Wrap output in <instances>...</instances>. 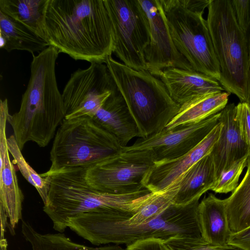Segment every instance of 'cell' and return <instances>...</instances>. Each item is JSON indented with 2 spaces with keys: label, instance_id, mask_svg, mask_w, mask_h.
<instances>
[{
  "label": "cell",
  "instance_id": "cell-1",
  "mask_svg": "<svg viewBox=\"0 0 250 250\" xmlns=\"http://www.w3.org/2000/svg\"><path fill=\"white\" fill-rule=\"evenodd\" d=\"M44 26L49 46L75 60L104 63L113 53L106 0H48Z\"/></svg>",
  "mask_w": 250,
  "mask_h": 250
},
{
  "label": "cell",
  "instance_id": "cell-2",
  "mask_svg": "<svg viewBox=\"0 0 250 250\" xmlns=\"http://www.w3.org/2000/svg\"><path fill=\"white\" fill-rule=\"evenodd\" d=\"M199 200L185 206L172 203L156 217L140 224H128L116 217L112 209H101L72 217L67 226L96 246L112 244L127 246L151 238L166 241L175 237L200 238Z\"/></svg>",
  "mask_w": 250,
  "mask_h": 250
},
{
  "label": "cell",
  "instance_id": "cell-3",
  "mask_svg": "<svg viewBox=\"0 0 250 250\" xmlns=\"http://www.w3.org/2000/svg\"><path fill=\"white\" fill-rule=\"evenodd\" d=\"M59 54L56 48L49 46L38 55L32 54L30 77L20 109L8 118L21 150L30 141L40 147L46 146L65 119L62 94L55 73Z\"/></svg>",
  "mask_w": 250,
  "mask_h": 250
},
{
  "label": "cell",
  "instance_id": "cell-4",
  "mask_svg": "<svg viewBox=\"0 0 250 250\" xmlns=\"http://www.w3.org/2000/svg\"><path fill=\"white\" fill-rule=\"evenodd\" d=\"M87 168L75 167L49 175L50 189L43 210L52 221L53 229L59 232L68 228L70 218L83 213L100 209H137L152 192L146 188L127 194L99 192L85 180Z\"/></svg>",
  "mask_w": 250,
  "mask_h": 250
},
{
  "label": "cell",
  "instance_id": "cell-5",
  "mask_svg": "<svg viewBox=\"0 0 250 250\" xmlns=\"http://www.w3.org/2000/svg\"><path fill=\"white\" fill-rule=\"evenodd\" d=\"M116 85L138 125L142 138L164 130L180 105L170 96L164 83L148 70H137L114 59L105 61Z\"/></svg>",
  "mask_w": 250,
  "mask_h": 250
},
{
  "label": "cell",
  "instance_id": "cell-6",
  "mask_svg": "<svg viewBox=\"0 0 250 250\" xmlns=\"http://www.w3.org/2000/svg\"><path fill=\"white\" fill-rule=\"evenodd\" d=\"M117 139L92 118L64 119L50 152L51 165L42 177L75 167H89L122 151Z\"/></svg>",
  "mask_w": 250,
  "mask_h": 250
},
{
  "label": "cell",
  "instance_id": "cell-7",
  "mask_svg": "<svg viewBox=\"0 0 250 250\" xmlns=\"http://www.w3.org/2000/svg\"><path fill=\"white\" fill-rule=\"evenodd\" d=\"M207 21L225 91L246 103L248 91V40L239 26L230 0H211Z\"/></svg>",
  "mask_w": 250,
  "mask_h": 250
},
{
  "label": "cell",
  "instance_id": "cell-8",
  "mask_svg": "<svg viewBox=\"0 0 250 250\" xmlns=\"http://www.w3.org/2000/svg\"><path fill=\"white\" fill-rule=\"evenodd\" d=\"M174 44L192 69L218 81L220 69L203 14L186 9L176 0H159Z\"/></svg>",
  "mask_w": 250,
  "mask_h": 250
},
{
  "label": "cell",
  "instance_id": "cell-9",
  "mask_svg": "<svg viewBox=\"0 0 250 250\" xmlns=\"http://www.w3.org/2000/svg\"><path fill=\"white\" fill-rule=\"evenodd\" d=\"M155 165L150 150L123 151L87 168L85 178L95 190L111 194H127L146 188Z\"/></svg>",
  "mask_w": 250,
  "mask_h": 250
},
{
  "label": "cell",
  "instance_id": "cell-10",
  "mask_svg": "<svg viewBox=\"0 0 250 250\" xmlns=\"http://www.w3.org/2000/svg\"><path fill=\"white\" fill-rule=\"evenodd\" d=\"M114 33L113 53L124 64L148 70L145 51L150 41L147 17L138 0H106Z\"/></svg>",
  "mask_w": 250,
  "mask_h": 250
},
{
  "label": "cell",
  "instance_id": "cell-11",
  "mask_svg": "<svg viewBox=\"0 0 250 250\" xmlns=\"http://www.w3.org/2000/svg\"><path fill=\"white\" fill-rule=\"evenodd\" d=\"M117 89L105 63H91L87 68L77 69L71 74L62 93L65 119L93 118Z\"/></svg>",
  "mask_w": 250,
  "mask_h": 250
},
{
  "label": "cell",
  "instance_id": "cell-12",
  "mask_svg": "<svg viewBox=\"0 0 250 250\" xmlns=\"http://www.w3.org/2000/svg\"><path fill=\"white\" fill-rule=\"evenodd\" d=\"M220 112L196 123L162 131L146 138H139L123 151L147 150L152 152L155 164L176 160L194 148L219 123Z\"/></svg>",
  "mask_w": 250,
  "mask_h": 250
},
{
  "label": "cell",
  "instance_id": "cell-13",
  "mask_svg": "<svg viewBox=\"0 0 250 250\" xmlns=\"http://www.w3.org/2000/svg\"><path fill=\"white\" fill-rule=\"evenodd\" d=\"M149 21L150 41L145 51L148 70L156 77L168 67L194 70L172 40L159 0H138Z\"/></svg>",
  "mask_w": 250,
  "mask_h": 250
},
{
  "label": "cell",
  "instance_id": "cell-14",
  "mask_svg": "<svg viewBox=\"0 0 250 250\" xmlns=\"http://www.w3.org/2000/svg\"><path fill=\"white\" fill-rule=\"evenodd\" d=\"M236 105L227 104L220 111L221 128L209 155L215 169L216 181L235 163L250 156V150L241 135L236 118Z\"/></svg>",
  "mask_w": 250,
  "mask_h": 250
},
{
  "label": "cell",
  "instance_id": "cell-15",
  "mask_svg": "<svg viewBox=\"0 0 250 250\" xmlns=\"http://www.w3.org/2000/svg\"><path fill=\"white\" fill-rule=\"evenodd\" d=\"M221 125L219 122L202 141L184 156L170 162L155 164L146 178V188L152 192H159L174 183L191 167L210 153L219 138Z\"/></svg>",
  "mask_w": 250,
  "mask_h": 250
},
{
  "label": "cell",
  "instance_id": "cell-16",
  "mask_svg": "<svg viewBox=\"0 0 250 250\" xmlns=\"http://www.w3.org/2000/svg\"><path fill=\"white\" fill-rule=\"evenodd\" d=\"M157 77L164 83L172 99L180 105L196 97L225 90L217 79L195 70L168 67Z\"/></svg>",
  "mask_w": 250,
  "mask_h": 250
},
{
  "label": "cell",
  "instance_id": "cell-17",
  "mask_svg": "<svg viewBox=\"0 0 250 250\" xmlns=\"http://www.w3.org/2000/svg\"><path fill=\"white\" fill-rule=\"evenodd\" d=\"M6 126L0 127V208L5 211L10 233L21 219L24 195L19 187L15 167L11 162L7 146Z\"/></svg>",
  "mask_w": 250,
  "mask_h": 250
},
{
  "label": "cell",
  "instance_id": "cell-18",
  "mask_svg": "<svg viewBox=\"0 0 250 250\" xmlns=\"http://www.w3.org/2000/svg\"><path fill=\"white\" fill-rule=\"evenodd\" d=\"M112 135L122 147L133 138H142L138 125L118 88L92 118Z\"/></svg>",
  "mask_w": 250,
  "mask_h": 250
},
{
  "label": "cell",
  "instance_id": "cell-19",
  "mask_svg": "<svg viewBox=\"0 0 250 250\" xmlns=\"http://www.w3.org/2000/svg\"><path fill=\"white\" fill-rule=\"evenodd\" d=\"M198 214L201 236L206 242L213 246L228 244L231 232L225 199L222 200L209 193L199 203Z\"/></svg>",
  "mask_w": 250,
  "mask_h": 250
},
{
  "label": "cell",
  "instance_id": "cell-20",
  "mask_svg": "<svg viewBox=\"0 0 250 250\" xmlns=\"http://www.w3.org/2000/svg\"><path fill=\"white\" fill-rule=\"evenodd\" d=\"M176 181L179 187L173 203L177 205L185 206L199 200L204 193L211 190L216 179L209 154L194 164Z\"/></svg>",
  "mask_w": 250,
  "mask_h": 250
},
{
  "label": "cell",
  "instance_id": "cell-21",
  "mask_svg": "<svg viewBox=\"0 0 250 250\" xmlns=\"http://www.w3.org/2000/svg\"><path fill=\"white\" fill-rule=\"evenodd\" d=\"M229 93L222 92L196 97L180 106L176 116L166 127L172 130L199 122L222 110L227 105Z\"/></svg>",
  "mask_w": 250,
  "mask_h": 250
},
{
  "label": "cell",
  "instance_id": "cell-22",
  "mask_svg": "<svg viewBox=\"0 0 250 250\" xmlns=\"http://www.w3.org/2000/svg\"><path fill=\"white\" fill-rule=\"evenodd\" d=\"M0 46L8 52L24 50L32 54L49 46L46 40L0 11Z\"/></svg>",
  "mask_w": 250,
  "mask_h": 250
},
{
  "label": "cell",
  "instance_id": "cell-23",
  "mask_svg": "<svg viewBox=\"0 0 250 250\" xmlns=\"http://www.w3.org/2000/svg\"><path fill=\"white\" fill-rule=\"evenodd\" d=\"M48 0H0V11L46 40L44 21Z\"/></svg>",
  "mask_w": 250,
  "mask_h": 250
},
{
  "label": "cell",
  "instance_id": "cell-24",
  "mask_svg": "<svg viewBox=\"0 0 250 250\" xmlns=\"http://www.w3.org/2000/svg\"><path fill=\"white\" fill-rule=\"evenodd\" d=\"M245 175L232 194L225 199L231 233L250 227V156Z\"/></svg>",
  "mask_w": 250,
  "mask_h": 250
},
{
  "label": "cell",
  "instance_id": "cell-25",
  "mask_svg": "<svg viewBox=\"0 0 250 250\" xmlns=\"http://www.w3.org/2000/svg\"><path fill=\"white\" fill-rule=\"evenodd\" d=\"M21 232L32 250H126L118 245L90 247L73 242L63 233L41 234L22 220Z\"/></svg>",
  "mask_w": 250,
  "mask_h": 250
},
{
  "label": "cell",
  "instance_id": "cell-26",
  "mask_svg": "<svg viewBox=\"0 0 250 250\" xmlns=\"http://www.w3.org/2000/svg\"><path fill=\"white\" fill-rule=\"evenodd\" d=\"M7 142L8 151L13 156L21 174L36 188L45 205L50 189V176H41L29 165L24 158L14 135L7 138Z\"/></svg>",
  "mask_w": 250,
  "mask_h": 250
},
{
  "label": "cell",
  "instance_id": "cell-27",
  "mask_svg": "<svg viewBox=\"0 0 250 250\" xmlns=\"http://www.w3.org/2000/svg\"><path fill=\"white\" fill-rule=\"evenodd\" d=\"M164 242L169 250H243L229 244L223 246H213L206 242L202 237H175Z\"/></svg>",
  "mask_w": 250,
  "mask_h": 250
},
{
  "label": "cell",
  "instance_id": "cell-28",
  "mask_svg": "<svg viewBox=\"0 0 250 250\" xmlns=\"http://www.w3.org/2000/svg\"><path fill=\"white\" fill-rule=\"evenodd\" d=\"M246 157L235 163L217 180L211 190L216 193H227L232 192L238 186V181L244 169L247 167Z\"/></svg>",
  "mask_w": 250,
  "mask_h": 250
},
{
  "label": "cell",
  "instance_id": "cell-29",
  "mask_svg": "<svg viewBox=\"0 0 250 250\" xmlns=\"http://www.w3.org/2000/svg\"><path fill=\"white\" fill-rule=\"evenodd\" d=\"M230 1L236 21L247 36L250 30V0H230Z\"/></svg>",
  "mask_w": 250,
  "mask_h": 250
},
{
  "label": "cell",
  "instance_id": "cell-30",
  "mask_svg": "<svg viewBox=\"0 0 250 250\" xmlns=\"http://www.w3.org/2000/svg\"><path fill=\"white\" fill-rule=\"evenodd\" d=\"M236 118L242 139L250 150V106L246 103H239Z\"/></svg>",
  "mask_w": 250,
  "mask_h": 250
},
{
  "label": "cell",
  "instance_id": "cell-31",
  "mask_svg": "<svg viewBox=\"0 0 250 250\" xmlns=\"http://www.w3.org/2000/svg\"><path fill=\"white\" fill-rule=\"evenodd\" d=\"M228 244L243 250H250V227L239 232L231 233Z\"/></svg>",
  "mask_w": 250,
  "mask_h": 250
},
{
  "label": "cell",
  "instance_id": "cell-32",
  "mask_svg": "<svg viewBox=\"0 0 250 250\" xmlns=\"http://www.w3.org/2000/svg\"><path fill=\"white\" fill-rule=\"evenodd\" d=\"M0 226H1V236H0V250H7V243L4 237L6 226H8L7 217L5 211L1 208H0Z\"/></svg>",
  "mask_w": 250,
  "mask_h": 250
},
{
  "label": "cell",
  "instance_id": "cell-33",
  "mask_svg": "<svg viewBox=\"0 0 250 250\" xmlns=\"http://www.w3.org/2000/svg\"><path fill=\"white\" fill-rule=\"evenodd\" d=\"M248 40V91L246 103L250 106V30L247 36Z\"/></svg>",
  "mask_w": 250,
  "mask_h": 250
}]
</instances>
